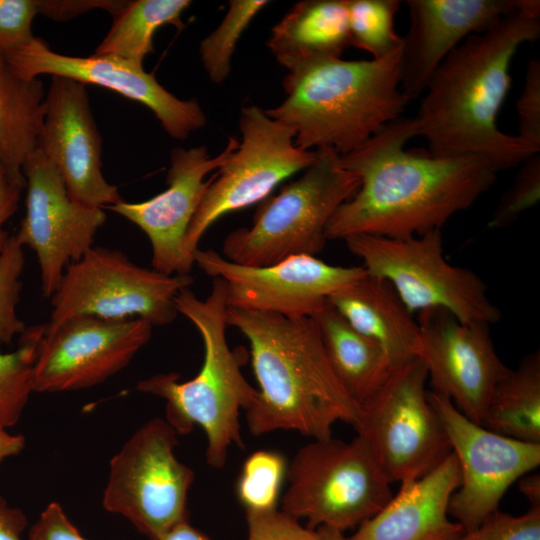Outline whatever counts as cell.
<instances>
[{"label":"cell","mask_w":540,"mask_h":540,"mask_svg":"<svg viewBox=\"0 0 540 540\" xmlns=\"http://www.w3.org/2000/svg\"><path fill=\"white\" fill-rule=\"evenodd\" d=\"M24 247L10 235L0 257V348L19 338L27 329L17 313L23 283Z\"/></svg>","instance_id":"obj_33"},{"label":"cell","mask_w":540,"mask_h":540,"mask_svg":"<svg viewBox=\"0 0 540 540\" xmlns=\"http://www.w3.org/2000/svg\"><path fill=\"white\" fill-rule=\"evenodd\" d=\"M266 0H231L218 27L200 43L199 55L209 79L220 84L231 71L237 43L254 17L266 6Z\"/></svg>","instance_id":"obj_31"},{"label":"cell","mask_w":540,"mask_h":540,"mask_svg":"<svg viewBox=\"0 0 540 540\" xmlns=\"http://www.w3.org/2000/svg\"><path fill=\"white\" fill-rule=\"evenodd\" d=\"M192 282L189 274H164L136 265L121 251L92 247L66 268L51 296L46 331L79 316L170 324L178 315L176 295Z\"/></svg>","instance_id":"obj_10"},{"label":"cell","mask_w":540,"mask_h":540,"mask_svg":"<svg viewBox=\"0 0 540 540\" xmlns=\"http://www.w3.org/2000/svg\"><path fill=\"white\" fill-rule=\"evenodd\" d=\"M313 318L334 372L360 406L387 378L392 368L387 354L354 329L328 301Z\"/></svg>","instance_id":"obj_25"},{"label":"cell","mask_w":540,"mask_h":540,"mask_svg":"<svg viewBox=\"0 0 540 540\" xmlns=\"http://www.w3.org/2000/svg\"><path fill=\"white\" fill-rule=\"evenodd\" d=\"M226 321L250 344L259 386L246 411L252 435L286 430L319 440L339 421L355 425L359 405L334 372L313 317L227 307Z\"/></svg>","instance_id":"obj_3"},{"label":"cell","mask_w":540,"mask_h":540,"mask_svg":"<svg viewBox=\"0 0 540 540\" xmlns=\"http://www.w3.org/2000/svg\"><path fill=\"white\" fill-rule=\"evenodd\" d=\"M455 540H540V508L520 516L496 510Z\"/></svg>","instance_id":"obj_35"},{"label":"cell","mask_w":540,"mask_h":540,"mask_svg":"<svg viewBox=\"0 0 540 540\" xmlns=\"http://www.w3.org/2000/svg\"><path fill=\"white\" fill-rule=\"evenodd\" d=\"M328 302L354 329L378 343L392 366L417 356L418 322L385 279L367 274Z\"/></svg>","instance_id":"obj_23"},{"label":"cell","mask_w":540,"mask_h":540,"mask_svg":"<svg viewBox=\"0 0 540 540\" xmlns=\"http://www.w3.org/2000/svg\"><path fill=\"white\" fill-rule=\"evenodd\" d=\"M351 46L347 0L297 2L272 27L267 47L286 70L325 57H341Z\"/></svg>","instance_id":"obj_24"},{"label":"cell","mask_w":540,"mask_h":540,"mask_svg":"<svg viewBox=\"0 0 540 540\" xmlns=\"http://www.w3.org/2000/svg\"><path fill=\"white\" fill-rule=\"evenodd\" d=\"M25 186L24 176L10 174L0 159V257L10 237L4 225L17 211Z\"/></svg>","instance_id":"obj_40"},{"label":"cell","mask_w":540,"mask_h":540,"mask_svg":"<svg viewBox=\"0 0 540 540\" xmlns=\"http://www.w3.org/2000/svg\"><path fill=\"white\" fill-rule=\"evenodd\" d=\"M124 2L111 1H38L39 13L54 19H67L94 7H103L112 14L120 9Z\"/></svg>","instance_id":"obj_41"},{"label":"cell","mask_w":540,"mask_h":540,"mask_svg":"<svg viewBox=\"0 0 540 540\" xmlns=\"http://www.w3.org/2000/svg\"><path fill=\"white\" fill-rule=\"evenodd\" d=\"M413 137V118L399 117L340 156L360 186L330 218L327 240L361 234L404 239L441 230L495 183L499 171L487 158L413 154L405 150Z\"/></svg>","instance_id":"obj_1"},{"label":"cell","mask_w":540,"mask_h":540,"mask_svg":"<svg viewBox=\"0 0 540 540\" xmlns=\"http://www.w3.org/2000/svg\"><path fill=\"white\" fill-rule=\"evenodd\" d=\"M45 96L40 79L18 76L0 54V159L14 176H23L22 165L37 148Z\"/></svg>","instance_id":"obj_26"},{"label":"cell","mask_w":540,"mask_h":540,"mask_svg":"<svg viewBox=\"0 0 540 540\" xmlns=\"http://www.w3.org/2000/svg\"><path fill=\"white\" fill-rule=\"evenodd\" d=\"M22 173L26 211L14 236L35 252L42 293L51 297L66 268L93 247L106 214L72 198L59 171L39 148L25 159Z\"/></svg>","instance_id":"obj_15"},{"label":"cell","mask_w":540,"mask_h":540,"mask_svg":"<svg viewBox=\"0 0 540 540\" xmlns=\"http://www.w3.org/2000/svg\"><path fill=\"white\" fill-rule=\"evenodd\" d=\"M177 435L166 419H150L110 460L102 505L149 539L188 520L195 475L176 457Z\"/></svg>","instance_id":"obj_11"},{"label":"cell","mask_w":540,"mask_h":540,"mask_svg":"<svg viewBox=\"0 0 540 540\" xmlns=\"http://www.w3.org/2000/svg\"><path fill=\"white\" fill-rule=\"evenodd\" d=\"M401 47L379 59H314L289 70L284 101L266 114L290 127L304 150L347 154L402 117L411 101L401 90Z\"/></svg>","instance_id":"obj_4"},{"label":"cell","mask_w":540,"mask_h":540,"mask_svg":"<svg viewBox=\"0 0 540 540\" xmlns=\"http://www.w3.org/2000/svg\"><path fill=\"white\" fill-rule=\"evenodd\" d=\"M423 362L433 391L448 398L472 422L483 425L486 410L508 368L496 353L490 325L462 323L444 309L418 312Z\"/></svg>","instance_id":"obj_17"},{"label":"cell","mask_w":540,"mask_h":540,"mask_svg":"<svg viewBox=\"0 0 540 540\" xmlns=\"http://www.w3.org/2000/svg\"><path fill=\"white\" fill-rule=\"evenodd\" d=\"M483 427L500 435L540 444V354L525 356L496 385Z\"/></svg>","instance_id":"obj_27"},{"label":"cell","mask_w":540,"mask_h":540,"mask_svg":"<svg viewBox=\"0 0 540 540\" xmlns=\"http://www.w3.org/2000/svg\"><path fill=\"white\" fill-rule=\"evenodd\" d=\"M149 540H211L206 534L192 526L188 520L182 521L160 535Z\"/></svg>","instance_id":"obj_43"},{"label":"cell","mask_w":540,"mask_h":540,"mask_svg":"<svg viewBox=\"0 0 540 540\" xmlns=\"http://www.w3.org/2000/svg\"><path fill=\"white\" fill-rule=\"evenodd\" d=\"M247 540H320L317 530L302 526L298 519L279 509L245 511Z\"/></svg>","instance_id":"obj_36"},{"label":"cell","mask_w":540,"mask_h":540,"mask_svg":"<svg viewBox=\"0 0 540 540\" xmlns=\"http://www.w3.org/2000/svg\"><path fill=\"white\" fill-rule=\"evenodd\" d=\"M399 0H347L350 44L383 58L402 46L395 31Z\"/></svg>","instance_id":"obj_30"},{"label":"cell","mask_w":540,"mask_h":540,"mask_svg":"<svg viewBox=\"0 0 540 540\" xmlns=\"http://www.w3.org/2000/svg\"><path fill=\"white\" fill-rule=\"evenodd\" d=\"M189 0L125 1L114 12L111 29L95 50V55L116 56L142 64L154 51L153 36L166 24L183 27L181 15L190 6Z\"/></svg>","instance_id":"obj_28"},{"label":"cell","mask_w":540,"mask_h":540,"mask_svg":"<svg viewBox=\"0 0 540 540\" xmlns=\"http://www.w3.org/2000/svg\"><path fill=\"white\" fill-rule=\"evenodd\" d=\"M239 128L241 141L210 179L188 228L185 250L191 256L220 217L260 203L316 158V150L295 145L290 127L270 118L256 105L241 109Z\"/></svg>","instance_id":"obj_12"},{"label":"cell","mask_w":540,"mask_h":540,"mask_svg":"<svg viewBox=\"0 0 540 540\" xmlns=\"http://www.w3.org/2000/svg\"><path fill=\"white\" fill-rule=\"evenodd\" d=\"M460 483L452 451L426 475L401 482L398 493L346 540H455L465 530L449 519L448 505Z\"/></svg>","instance_id":"obj_22"},{"label":"cell","mask_w":540,"mask_h":540,"mask_svg":"<svg viewBox=\"0 0 540 540\" xmlns=\"http://www.w3.org/2000/svg\"><path fill=\"white\" fill-rule=\"evenodd\" d=\"M38 13V1L0 0V54L34 37L31 25Z\"/></svg>","instance_id":"obj_37"},{"label":"cell","mask_w":540,"mask_h":540,"mask_svg":"<svg viewBox=\"0 0 540 540\" xmlns=\"http://www.w3.org/2000/svg\"><path fill=\"white\" fill-rule=\"evenodd\" d=\"M178 313L198 330L204 358L199 372L188 381H179L177 373H163L141 380L136 390L165 400L166 420L177 434L190 433L199 426L206 436V460L222 468L232 445L243 446L239 416L257 399L253 388L241 372L240 357L227 343L226 284L213 278L206 299L183 288L175 297Z\"/></svg>","instance_id":"obj_5"},{"label":"cell","mask_w":540,"mask_h":540,"mask_svg":"<svg viewBox=\"0 0 540 540\" xmlns=\"http://www.w3.org/2000/svg\"><path fill=\"white\" fill-rule=\"evenodd\" d=\"M520 492L527 498L530 507L540 508V476L539 473L522 476L519 479Z\"/></svg>","instance_id":"obj_45"},{"label":"cell","mask_w":540,"mask_h":540,"mask_svg":"<svg viewBox=\"0 0 540 540\" xmlns=\"http://www.w3.org/2000/svg\"><path fill=\"white\" fill-rule=\"evenodd\" d=\"M26 440L21 434H14L7 428L0 427V464L7 458L20 454Z\"/></svg>","instance_id":"obj_44"},{"label":"cell","mask_w":540,"mask_h":540,"mask_svg":"<svg viewBox=\"0 0 540 540\" xmlns=\"http://www.w3.org/2000/svg\"><path fill=\"white\" fill-rule=\"evenodd\" d=\"M27 525L25 513L0 495V540H22Z\"/></svg>","instance_id":"obj_42"},{"label":"cell","mask_w":540,"mask_h":540,"mask_svg":"<svg viewBox=\"0 0 540 540\" xmlns=\"http://www.w3.org/2000/svg\"><path fill=\"white\" fill-rule=\"evenodd\" d=\"M46 324L28 326L18 347L0 350V427L17 424L33 391V366Z\"/></svg>","instance_id":"obj_29"},{"label":"cell","mask_w":540,"mask_h":540,"mask_svg":"<svg viewBox=\"0 0 540 540\" xmlns=\"http://www.w3.org/2000/svg\"><path fill=\"white\" fill-rule=\"evenodd\" d=\"M37 148L55 165L75 200L99 208L121 201L117 187L102 174V140L84 84L52 76Z\"/></svg>","instance_id":"obj_20"},{"label":"cell","mask_w":540,"mask_h":540,"mask_svg":"<svg viewBox=\"0 0 540 540\" xmlns=\"http://www.w3.org/2000/svg\"><path fill=\"white\" fill-rule=\"evenodd\" d=\"M280 510L316 530L344 531L375 516L392 498L391 482L359 435L332 437L301 447L287 469Z\"/></svg>","instance_id":"obj_7"},{"label":"cell","mask_w":540,"mask_h":540,"mask_svg":"<svg viewBox=\"0 0 540 540\" xmlns=\"http://www.w3.org/2000/svg\"><path fill=\"white\" fill-rule=\"evenodd\" d=\"M320 540H346L344 533L329 527H319L316 529Z\"/></svg>","instance_id":"obj_46"},{"label":"cell","mask_w":540,"mask_h":540,"mask_svg":"<svg viewBox=\"0 0 540 540\" xmlns=\"http://www.w3.org/2000/svg\"><path fill=\"white\" fill-rule=\"evenodd\" d=\"M517 136L540 149V61L532 59L526 70L524 87L516 103Z\"/></svg>","instance_id":"obj_38"},{"label":"cell","mask_w":540,"mask_h":540,"mask_svg":"<svg viewBox=\"0 0 540 540\" xmlns=\"http://www.w3.org/2000/svg\"><path fill=\"white\" fill-rule=\"evenodd\" d=\"M522 0H407L410 25L402 37L399 82L413 100L432 74L467 37L520 10Z\"/></svg>","instance_id":"obj_21"},{"label":"cell","mask_w":540,"mask_h":540,"mask_svg":"<svg viewBox=\"0 0 540 540\" xmlns=\"http://www.w3.org/2000/svg\"><path fill=\"white\" fill-rule=\"evenodd\" d=\"M540 36V2L522 0L519 11L459 44L432 74L414 120L429 155H478L498 170L521 164L540 149L502 132L499 110L511 84L510 65L520 46Z\"/></svg>","instance_id":"obj_2"},{"label":"cell","mask_w":540,"mask_h":540,"mask_svg":"<svg viewBox=\"0 0 540 540\" xmlns=\"http://www.w3.org/2000/svg\"><path fill=\"white\" fill-rule=\"evenodd\" d=\"M12 71L25 79L43 74L94 84L117 92L148 107L173 138L184 140L206 125V115L196 99L181 100L147 73L142 64L116 56L75 57L56 53L33 37L1 54Z\"/></svg>","instance_id":"obj_18"},{"label":"cell","mask_w":540,"mask_h":540,"mask_svg":"<svg viewBox=\"0 0 540 540\" xmlns=\"http://www.w3.org/2000/svg\"><path fill=\"white\" fill-rule=\"evenodd\" d=\"M196 264L226 284L228 307L288 318L314 317L334 293L367 275L363 266H334L312 255H294L268 266H245L212 249H196Z\"/></svg>","instance_id":"obj_13"},{"label":"cell","mask_w":540,"mask_h":540,"mask_svg":"<svg viewBox=\"0 0 540 540\" xmlns=\"http://www.w3.org/2000/svg\"><path fill=\"white\" fill-rule=\"evenodd\" d=\"M540 199V154L535 153L521 163L511 186L503 193L488 227L505 228Z\"/></svg>","instance_id":"obj_34"},{"label":"cell","mask_w":540,"mask_h":540,"mask_svg":"<svg viewBox=\"0 0 540 540\" xmlns=\"http://www.w3.org/2000/svg\"><path fill=\"white\" fill-rule=\"evenodd\" d=\"M344 241L367 274L388 281L411 313L440 308L462 323L500 319L482 279L445 259L440 229L404 239L361 234Z\"/></svg>","instance_id":"obj_8"},{"label":"cell","mask_w":540,"mask_h":540,"mask_svg":"<svg viewBox=\"0 0 540 540\" xmlns=\"http://www.w3.org/2000/svg\"><path fill=\"white\" fill-rule=\"evenodd\" d=\"M287 463L278 452L259 450L250 454L239 474L236 494L245 511L278 509Z\"/></svg>","instance_id":"obj_32"},{"label":"cell","mask_w":540,"mask_h":540,"mask_svg":"<svg viewBox=\"0 0 540 540\" xmlns=\"http://www.w3.org/2000/svg\"><path fill=\"white\" fill-rule=\"evenodd\" d=\"M427 370L419 357L392 366L382 385L359 406L354 425L391 483L421 478L452 452L431 405Z\"/></svg>","instance_id":"obj_9"},{"label":"cell","mask_w":540,"mask_h":540,"mask_svg":"<svg viewBox=\"0 0 540 540\" xmlns=\"http://www.w3.org/2000/svg\"><path fill=\"white\" fill-rule=\"evenodd\" d=\"M29 540H87L70 521L62 506L50 502L29 530Z\"/></svg>","instance_id":"obj_39"},{"label":"cell","mask_w":540,"mask_h":540,"mask_svg":"<svg viewBox=\"0 0 540 540\" xmlns=\"http://www.w3.org/2000/svg\"><path fill=\"white\" fill-rule=\"evenodd\" d=\"M428 398L456 455L461 483L450 498L448 514L465 531L498 510L508 488L540 465V444L512 439L476 424L446 397Z\"/></svg>","instance_id":"obj_14"},{"label":"cell","mask_w":540,"mask_h":540,"mask_svg":"<svg viewBox=\"0 0 540 540\" xmlns=\"http://www.w3.org/2000/svg\"><path fill=\"white\" fill-rule=\"evenodd\" d=\"M238 140L212 157L205 146L189 149L176 147L170 156L167 184L163 192L138 203L120 201L106 208L137 225L152 247L153 269L168 275H188L194 265L193 256L185 250V238L210 179L206 175L217 170L237 147Z\"/></svg>","instance_id":"obj_19"},{"label":"cell","mask_w":540,"mask_h":540,"mask_svg":"<svg viewBox=\"0 0 540 540\" xmlns=\"http://www.w3.org/2000/svg\"><path fill=\"white\" fill-rule=\"evenodd\" d=\"M331 148L316 149L314 162L296 180L259 203L252 225L230 232L223 257L245 266H268L294 255L319 253L337 208L360 186Z\"/></svg>","instance_id":"obj_6"},{"label":"cell","mask_w":540,"mask_h":540,"mask_svg":"<svg viewBox=\"0 0 540 540\" xmlns=\"http://www.w3.org/2000/svg\"><path fill=\"white\" fill-rule=\"evenodd\" d=\"M141 318H71L46 331L33 366V391L54 393L101 384L124 369L152 335Z\"/></svg>","instance_id":"obj_16"}]
</instances>
